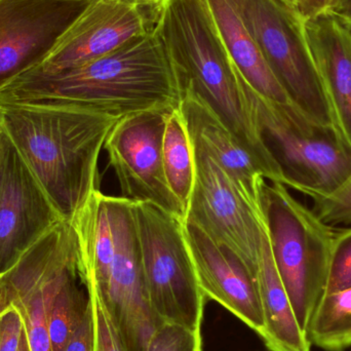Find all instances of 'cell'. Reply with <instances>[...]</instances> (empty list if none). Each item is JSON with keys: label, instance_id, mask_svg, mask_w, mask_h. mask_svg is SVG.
Here are the masks:
<instances>
[{"label": "cell", "instance_id": "obj_1", "mask_svg": "<svg viewBox=\"0 0 351 351\" xmlns=\"http://www.w3.org/2000/svg\"><path fill=\"white\" fill-rule=\"evenodd\" d=\"M121 117L76 105L0 101V121L63 220L100 190L98 162Z\"/></svg>", "mask_w": 351, "mask_h": 351}, {"label": "cell", "instance_id": "obj_2", "mask_svg": "<svg viewBox=\"0 0 351 351\" xmlns=\"http://www.w3.org/2000/svg\"><path fill=\"white\" fill-rule=\"evenodd\" d=\"M181 98L174 67L156 29L84 65L58 73L32 69L0 90V101L76 105L119 117L177 108Z\"/></svg>", "mask_w": 351, "mask_h": 351}, {"label": "cell", "instance_id": "obj_3", "mask_svg": "<svg viewBox=\"0 0 351 351\" xmlns=\"http://www.w3.org/2000/svg\"><path fill=\"white\" fill-rule=\"evenodd\" d=\"M181 92L190 90L230 130L269 181L284 179L256 114L252 88L229 57L206 0H162L156 27Z\"/></svg>", "mask_w": 351, "mask_h": 351}, {"label": "cell", "instance_id": "obj_4", "mask_svg": "<svg viewBox=\"0 0 351 351\" xmlns=\"http://www.w3.org/2000/svg\"><path fill=\"white\" fill-rule=\"evenodd\" d=\"M256 204L265 225L276 269L295 315L307 334L315 307L325 295L336 229L280 182L261 178Z\"/></svg>", "mask_w": 351, "mask_h": 351}, {"label": "cell", "instance_id": "obj_5", "mask_svg": "<svg viewBox=\"0 0 351 351\" xmlns=\"http://www.w3.org/2000/svg\"><path fill=\"white\" fill-rule=\"evenodd\" d=\"M150 306L160 323L200 331L206 296L184 235V221L147 202L134 204Z\"/></svg>", "mask_w": 351, "mask_h": 351}, {"label": "cell", "instance_id": "obj_6", "mask_svg": "<svg viewBox=\"0 0 351 351\" xmlns=\"http://www.w3.org/2000/svg\"><path fill=\"white\" fill-rule=\"evenodd\" d=\"M264 59L299 113L336 134L304 23L282 0H234ZM337 135V134H336Z\"/></svg>", "mask_w": 351, "mask_h": 351}, {"label": "cell", "instance_id": "obj_7", "mask_svg": "<svg viewBox=\"0 0 351 351\" xmlns=\"http://www.w3.org/2000/svg\"><path fill=\"white\" fill-rule=\"evenodd\" d=\"M256 114L284 185L300 194L328 193L351 175V149L334 132L315 127L292 109L274 104L252 90Z\"/></svg>", "mask_w": 351, "mask_h": 351}, {"label": "cell", "instance_id": "obj_8", "mask_svg": "<svg viewBox=\"0 0 351 351\" xmlns=\"http://www.w3.org/2000/svg\"><path fill=\"white\" fill-rule=\"evenodd\" d=\"M78 267L75 230L71 220H61L0 274V313L10 306L20 311L31 351H53L47 311L64 278Z\"/></svg>", "mask_w": 351, "mask_h": 351}, {"label": "cell", "instance_id": "obj_9", "mask_svg": "<svg viewBox=\"0 0 351 351\" xmlns=\"http://www.w3.org/2000/svg\"><path fill=\"white\" fill-rule=\"evenodd\" d=\"M192 146L195 178L184 221L239 256L255 276L263 235L257 204L243 197L228 174L199 145L192 142Z\"/></svg>", "mask_w": 351, "mask_h": 351}, {"label": "cell", "instance_id": "obj_10", "mask_svg": "<svg viewBox=\"0 0 351 351\" xmlns=\"http://www.w3.org/2000/svg\"><path fill=\"white\" fill-rule=\"evenodd\" d=\"M162 0H88L86 8L35 70L58 73L109 55L154 32Z\"/></svg>", "mask_w": 351, "mask_h": 351}, {"label": "cell", "instance_id": "obj_11", "mask_svg": "<svg viewBox=\"0 0 351 351\" xmlns=\"http://www.w3.org/2000/svg\"><path fill=\"white\" fill-rule=\"evenodd\" d=\"M156 109L121 117L104 149L114 171L121 197L147 202L185 220V212L169 187L162 166V138L169 113Z\"/></svg>", "mask_w": 351, "mask_h": 351}, {"label": "cell", "instance_id": "obj_12", "mask_svg": "<svg viewBox=\"0 0 351 351\" xmlns=\"http://www.w3.org/2000/svg\"><path fill=\"white\" fill-rule=\"evenodd\" d=\"M109 204L115 254L108 288L100 296L123 351H146L160 322L150 306L144 282L134 202L109 196Z\"/></svg>", "mask_w": 351, "mask_h": 351}, {"label": "cell", "instance_id": "obj_13", "mask_svg": "<svg viewBox=\"0 0 351 351\" xmlns=\"http://www.w3.org/2000/svg\"><path fill=\"white\" fill-rule=\"evenodd\" d=\"M88 0H0V90L38 67Z\"/></svg>", "mask_w": 351, "mask_h": 351}, {"label": "cell", "instance_id": "obj_14", "mask_svg": "<svg viewBox=\"0 0 351 351\" xmlns=\"http://www.w3.org/2000/svg\"><path fill=\"white\" fill-rule=\"evenodd\" d=\"M63 220L3 131L0 152V274Z\"/></svg>", "mask_w": 351, "mask_h": 351}, {"label": "cell", "instance_id": "obj_15", "mask_svg": "<svg viewBox=\"0 0 351 351\" xmlns=\"http://www.w3.org/2000/svg\"><path fill=\"white\" fill-rule=\"evenodd\" d=\"M184 235L204 296L217 301L261 337L263 313L251 270L239 256L215 243L193 223L184 221Z\"/></svg>", "mask_w": 351, "mask_h": 351}, {"label": "cell", "instance_id": "obj_16", "mask_svg": "<svg viewBox=\"0 0 351 351\" xmlns=\"http://www.w3.org/2000/svg\"><path fill=\"white\" fill-rule=\"evenodd\" d=\"M334 129L351 149V21L327 12L304 22Z\"/></svg>", "mask_w": 351, "mask_h": 351}, {"label": "cell", "instance_id": "obj_17", "mask_svg": "<svg viewBox=\"0 0 351 351\" xmlns=\"http://www.w3.org/2000/svg\"><path fill=\"white\" fill-rule=\"evenodd\" d=\"M179 107L191 141L218 162L247 202L256 204L258 181L266 179L259 162L193 93L184 90Z\"/></svg>", "mask_w": 351, "mask_h": 351}, {"label": "cell", "instance_id": "obj_18", "mask_svg": "<svg viewBox=\"0 0 351 351\" xmlns=\"http://www.w3.org/2000/svg\"><path fill=\"white\" fill-rule=\"evenodd\" d=\"M206 1L229 57L252 90L274 104L298 112L270 70L234 0Z\"/></svg>", "mask_w": 351, "mask_h": 351}, {"label": "cell", "instance_id": "obj_19", "mask_svg": "<svg viewBox=\"0 0 351 351\" xmlns=\"http://www.w3.org/2000/svg\"><path fill=\"white\" fill-rule=\"evenodd\" d=\"M255 278L264 319L261 338L268 350L311 351L313 346L299 325L288 293L276 269L264 223Z\"/></svg>", "mask_w": 351, "mask_h": 351}, {"label": "cell", "instance_id": "obj_20", "mask_svg": "<svg viewBox=\"0 0 351 351\" xmlns=\"http://www.w3.org/2000/svg\"><path fill=\"white\" fill-rule=\"evenodd\" d=\"M162 166L169 187L181 204L186 216L193 189L195 168L193 146L180 107L172 109L167 119L162 138Z\"/></svg>", "mask_w": 351, "mask_h": 351}, {"label": "cell", "instance_id": "obj_21", "mask_svg": "<svg viewBox=\"0 0 351 351\" xmlns=\"http://www.w3.org/2000/svg\"><path fill=\"white\" fill-rule=\"evenodd\" d=\"M307 336L311 346L323 350L351 348V287L324 295L311 317Z\"/></svg>", "mask_w": 351, "mask_h": 351}, {"label": "cell", "instance_id": "obj_22", "mask_svg": "<svg viewBox=\"0 0 351 351\" xmlns=\"http://www.w3.org/2000/svg\"><path fill=\"white\" fill-rule=\"evenodd\" d=\"M84 286L82 265L64 278L47 311V331L53 351H64L86 315L90 303Z\"/></svg>", "mask_w": 351, "mask_h": 351}, {"label": "cell", "instance_id": "obj_23", "mask_svg": "<svg viewBox=\"0 0 351 351\" xmlns=\"http://www.w3.org/2000/svg\"><path fill=\"white\" fill-rule=\"evenodd\" d=\"M311 210L328 226L334 229L351 227V175L339 187L328 193L306 192Z\"/></svg>", "mask_w": 351, "mask_h": 351}, {"label": "cell", "instance_id": "obj_24", "mask_svg": "<svg viewBox=\"0 0 351 351\" xmlns=\"http://www.w3.org/2000/svg\"><path fill=\"white\" fill-rule=\"evenodd\" d=\"M146 351H202V335L200 331L160 323L152 334Z\"/></svg>", "mask_w": 351, "mask_h": 351}, {"label": "cell", "instance_id": "obj_25", "mask_svg": "<svg viewBox=\"0 0 351 351\" xmlns=\"http://www.w3.org/2000/svg\"><path fill=\"white\" fill-rule=\"evenodd\" d=\"M351 287V227L336 229L326 293Z\"/></svg>", "mask_w": 351, "mask_h": 351}, {"label": "cell", "instance_id": "obj_26", "mask_svg": "<svg viewBox=\"0 0 351 351\" xmlns=\"http://www.w3.org/2000/svg\"><path fill=\"white\" fill-rule=\"evenodd\" d=\"M88 298L92 305L93 321H94V350L93 351H123L121 341L117 337L106 306L98 291L88 288Z\"/></svg>", "mask_w": 351, "mask_h": 351}, {"label": "cell", "instance_id": "obj_27", "mask_svg": "<svg viewBox=\"0 0 351 351\" xmlns=\"http://www.w3.org/2000/svg\"><path fill=\"white\" fill-rule=\"evenodd\" d=\"M24 333V319L16 307L0 313V351H19Z\"/></svg>", "mask_w": 351, "mask_h": 351}, {"label": "cell", "instance_id": "obj_28", "mask_svg": "<svg viewBox=\"0 0 351 351\" xmlns=\"http://www.w3.org/2000/svg\"><path fill=\"white\" fill-rule=\"evenodd\" d=\"M94 350V321L92 305L88 303L84 319L78 325L64 351H93Z\"/></svg>", "mask_w": 351, "mask_h": 351}, {"label": "cell", "instance_id": "obj_29", "mask_svg": "<svg viewBox=\"0 0 351 351\" xmlns=\"http://www.w3.org/2000/svg\"><path fill=\"white\" fill-rule=\"evenodd\" d=\"M335 1L336 0H296L295 12L304 23L322 14L332 12Z\"/></svg>", "mask_w": 351, "mask_h": 351}, {"label": "cell", "instance_id": "obj_30", "mask_svg": "<svg viewBox=\"0 0 351 351\" xmlns=\"http://www.w3.org/2000/svg\"><path fill=\"white\" fill-rule=\"evenodd\" d=\"M332 12L351 21V0H336Z\"/></svg>", "mask_w": 351, "mask_h": 351}, {"label": "cell", "instance_id": "obj_31", "mask_svg": "<svg viewBox=\"0 0 351 351\" xmlns=\"http://www.w3.org/2000/svg\"><path fill=\"white\" fill-rule=\"evenodd\" d=\"M19 351H31L29 348L28 339H27L26 331L23 335L22 340H21L20 348Z\"/></svg>", "mask_w": 351, "mask_h": 351}, {"label": "cell", "instance_id": "obj_32", "mask_svg": "<svg viewBox=\"0 0 351 351\" xmlns=\"http://www.w3.org/2000/svg\"><path fill=\"white\" fill-rule=\"evenodd\" d=\"M287 5L290 6L291 8L295 10V5H296V0H282Z\"/></svg>", "mask_w": 351, "mask_h": 351}, {"label": "cell", "instance_id": "obj_33", "mask_svg": "<svg viewBox=\"0 0 351 351\" xmlns=\"http://www.w3.org/2000/svg\"><path fill=\"white\" fill-rule=\"evenodd\" d=\"M2 138H3V128H2L1 121H0V152H1Z\"/></svg>", "mask_w": 351, "mask_h": 351}]
</instances>
